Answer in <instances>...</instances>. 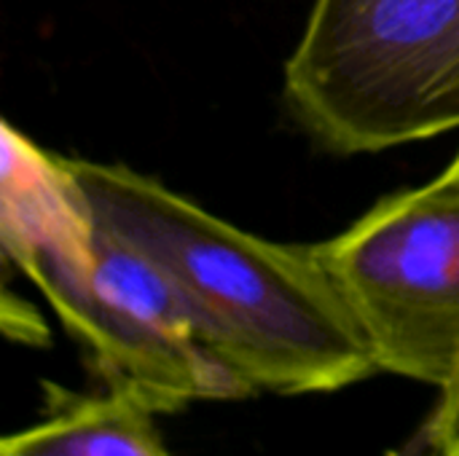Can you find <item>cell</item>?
I'll return each mask as SVG.
<instances>
[{
    "instance_id": "1",
    "label": "cell",
    "mask_w": 459,
    "mask_h": 456,
    "mask_svg": "<svg viewBox=\"0 0 459 456\" xmlns=\"http://www.w3.org/2000/svg\"><path fill=\"white\" fill-rule=\"evenodd\" d=\"M65 164L94 220L167 274L250 395L336 392L379 371L315 245L255 237L121 164Z\"/></svg>"
},
{
    "instance_id": "2",
    "label": "cell",
    "mask_w": 459,
    "mask_h": 456,
    "mask_svg": "<svg viewBox=\"0 0 459 456\" xmlns=\"http://www.w3.org/2000/svg\"><path fill=\"white\" fill-rule=\"evenodd\" d=\"M0 237L110 390L156 414L250 398L167 274L94 220L65 156L11 124H3Z\"/></svg>"
},
{
    "instance_id": "3",
    "label": "cell",
    "mask_w": 459,
    "mask_h": 456,
    "mask_svg": "<svg viewBox=\"0 0 459 456\" xmlns=\"http://www.w3.org/2000/svg\"><path fill=\"white\" fill-rule=\"evenodd\" d=\"M282 89L299 126L342 156L459 129V0H315Z\"/></svg>"
},
{
    "instance_id": "4",
    "label": "cell",
    "mask_w": 459,
    "mask_h": 456,
    "mask_svg": "<svg viewBox=\"0 0 459 456\" xmlns=\"http://www.w3.org/2000/svg\"><path fill=\"white\" fill-rule=\"evenodd\" d=\"M379 371L444 387L459 371V167L390 194L315 242Z\"/></svg>"
},
{
    "instance_id": "5",
    "label": "cell",
    "mask_w": 459,
    "mask_h": 456,
    "mask_svg": "<svg viewBox=\"0 0 459 456\" xmlns=\"http://www.w3.org/2000/svg\"><path fill=\"white\" fill-rule=\"evenodd\" d=\"M153 414L140 398L108 387L3 438L0 456H172Z\"/></svg>"
},
{
    "instance_id": "6",
    "label": "cell",
    "mask_w": 459,
    "mask_h": 456,
    "mask_svg": "<svg viewBox=\"0 0 459 456\" xmlns=\"http://www.w3.org/2000/svg\"><path fill=\"white\" fill-rule=\"evenodd\" d=\"M436 456H459V371L441 387V400L425 425Z\"/></svg>"
},
{
    "instance_id": "7",
    "label": "cell",
    "mask_w": 459,
    "mask_h": 456,
    "mask_svg": "<svg viewBox=\"0 0 459 456\" xmlns=\"http://www.w3.org/2000/svg\"><path fill=\"white\" fill-rule=\"evenodd\" d=\"M455 164H457V167H459V153H457V156H455Z\"/></svg>"
}]
</instances>
